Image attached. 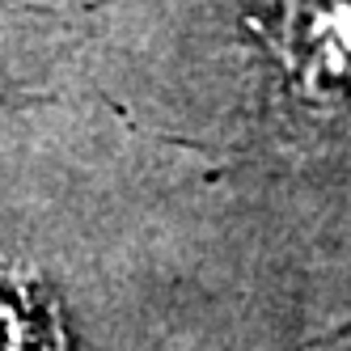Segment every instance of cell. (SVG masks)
Segmentation results:
<instances>
[{
  "mask_svg": "<svg viewBox=\"0 0 351 351\" xmlns=\"http://www.w3.org/2000/svg\"><path fill=\"white\" fill-rule=\"evenodd\" d=\"M0 351H68L60 309L43 288L0 284Z\"/></svg>",
  "mask_w": 351,
  "mask_h": 351,
  "instance_id": "7a4b0ae2",
  "label": "cell"
},
{
  "mask_svg": "<svg viewBox=\"0 0 351 351\" xmlns=\"http://www.w3.org/2000/svg\"><path fill=\"white\" fill-rule=\"evenodd\" d=\"M258 34L292 106L351 119V0H271Z\"/></svg>",
  "mask_w": 351,
  "mask_h": 351,
  "instance_id": "6da1fadb",
  "label": "cell"
},
{
  "mask_svg": "<svg viewBox=\"0 0 351 351\" xmlns=\"http://www.w3.org/2000/svg\"><path fill=\"white\" fill-rule=\"evenodd\" d=\"M347 335H351V326H347Z\"/></svg>",
  "mask_w": 351,
  "mask_h": 351,
  "instance_id": "3957f363",
  "label": "cell"
}]
</instances>
